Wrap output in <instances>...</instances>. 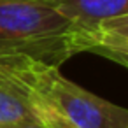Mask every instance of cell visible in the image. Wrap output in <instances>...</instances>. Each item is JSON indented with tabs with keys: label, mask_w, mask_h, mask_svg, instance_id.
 Masks as SVG:
<instances>
[{
	"label": "cell",
	"mask_w": 128,
	"mask_h": 128,
	"mask_svg": "<svg viewBox=\"0 0 128 128\" xmlns=\"http://www.w3.org/2000/svg\"><path fill=\"white\" fill-rule=\"evenodd\" d=\"M82 51L79 32L58 11L56 0H0V56L62 67Z\"/></svg>",
	"instance_id": "1"
},
{
	"label": "cell",
	"mask_w": 128,
	"mask_h": 128,
	"mask_svg": "<svg viewBox=\"0 0 128 128\" xmlns=\"http://www.w3.org/2000/svg\"><path fill=\"white\" fill-rule=\"evenodd\" d=\"M34 91L76 128H128V109L72 82L60 67L39 62L34 72Z\"/></svg>",
	"instance_id": "2"
},
{
	"label": "cell",
	"mask_w": 128,
	"mask_h": 128,
	"mask_svg": "<svg viewBox=\"0 0 128 128\" xmlns=\"http://www.w3.org/2000/svg\"><path fill=\"white\" fill-rule=\"evenodd\" d=\"M39 62L26 56H0V126L34 116V72Z\"/></svg>",
	"instance_id": "3"
},
{
	"label": "cell",
	"mask_w": 128,
	"mask_h": 128,
	"mask_svg": "<svg viewBox=\"0 0 128 128\" xmlns=\"http://www.w3.org/2000/svg\"><path fill=\"white\" fill-rule=\"evenodd\" d=\"M56 7L76 26L88 51V39L98 23L128 14V0H56Z\"/></svg>",
	"instance_id": "4"
},
{
	"label": "cell",
	"mask_w": 128,
	"mask_h": 128,
	"mask_svg": "<svg viewBox=\"0 0 128 128\" xmlns=\"http://www.w3.org/2000/svg\"><path fill=\"white\" fill-rule=\"evenodd\" d=\"M88 51L105 54L128 68V14L98 23L88 39Z\"/></svg>",
	"instance_id": "5"
},
{
	"label": "cell",
	"mask_w": 128,
	"mask_h": 128,
	"mask_svg": "<svg viewBox=\"0 0 128 128\" xmlns=\"http://www.w3.org/2000/svg\"><path fill=\"white\" fill-rule=\"evenodd\" d=\"M32 109L37 114V118L48 126V128H76L72 123H68L58 110H54L44 98H40L35 91L32 96Z\"/></svg>",
	"instance_id": "6"
},
{
	"label": "cell",
	"mask_w": 128,
	"mask_h": 128,
	"mask_svg": "<svg viewBox=\"0 0 128 128\" xmlns=\"http://www.w3.org/2000/svg\"><path fill=\"white\" fill-rule=\"evenodd\" d=\"M4 128H48L39 118H37V114L34 112V116H30V118H26V119H23V121H18V123H12V124H9V126H4Z\"/></svg>",
	"instance_id": "7"
},
{
	"label": "cell",
	"mask_w": 128,
	"mask_h": 128,
	"mask_svg": "<svg viewBox=\"0 0 128 128\" xmlns=\"http://www.w3.org/2000/svg\"><path fill=\"white\" fill-rule=\"evenodd\" d=\"M0 128H2V126H0Z\"/></svg>",
	"instance_id": "8"
}]
</instances>
